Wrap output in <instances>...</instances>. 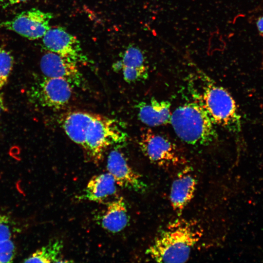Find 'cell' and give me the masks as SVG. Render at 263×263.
<instances>
[{
    "mask_svg": "<svg viewBox=\"0 0 263 263\" xmlns=\"http://www.w3.org/2000/svg\"><path fill=\"white\" fill-rule=\"evenodd\" d=\"M116 184L108 172L93 176L88 182L80 200L102 202L114 195L116 191Z\"/></svg>",
    "mask_w": 263,
    "mask_h": 263,
    "instance_id": "15",
    "label": "cell"
},
{
    "mask_svg": "<svg viewBox=\"0 0 263 263\" xmlns=\"http://www.w3.org/2000/svg\"><path fill=\"white\" fill-rule=\"evenodd\" d=\"M6 110V107L4 105V98L3 95L0 93V116L3 111Z\"/></svg>",
    "mask_w": 263,
    "mask_h": 263,
    "instance_id": "24",
    "label": "cell"
},
{
    "mask_svg": "<svg viewBox=\"0 0 263 263\" xmlns=\"http://www.w3.org/2000/svg\"><path fill=\"white\" fill-rule=\"evenodd\" d=\"M40 67L45 77L62 78L72 87H80L83 76L77 64L58 54L48 51L41 58Z\"/></svg>",
    "mask_w": 263,
    "mask_h": 263,
    "instance_id": "9",
    "label": "cell"
},
{
    "mask_svg": "<svg viewBox=\"0 0 263 263\" xmlns=\"http://www.w3.org/2000/svg\"><path fill=\"white\" fill-rule=\"evenodd\" d=\"M121 58L122 68L149 70L144 53L136 45L130 44L122 54Z\"/></svg>",
    "mask_w": 263,
    "mask_h": 263,
    "instance_id": "17",
    "label": "cell"
},
{
    "mask_svg": "<svg viewBox=\"0 0 263 263\" xmlns=\"http://www.w3.org/2000/svg\"><path fill=\"white\" fill-rule=\"evenodd\" d=\"M63 248L62 241L56 240L38 249L25 259V263H64L60 257Z\"/></svg>",
    "mask_w": 263,
    "mask_h": 263,
    "instance_id": "16",
    "label": "cell"
},
{
    "mask_svg": "<svg viewBox=\"0 0 263 263\" xmlns=\"http://www.w3.org/2000/svg\"><path fill=\"white\" fill-rule=\"evenodd\" d=\"M12 236L10 220L7 216L0 214V241L10 240Z\"/></svg>",
    "mask_w": 263,
    "mask_h": 263,
    "instance_id": "20",
    "label": "cell"
},
{
    "mask_svg": "<svg viewBox=\"0 0 263 263\" xmlns=\"http://www.w3.org/2000/svg\"><path fill=\"white\" fill-rule=\"evenodd\" d=\"M139 144L145 156L159 166H175L183 162L178 150L171 141L150 129L143 132Z\"/></svg>",
    "mask_w": 263,
    "mask_h": 263,
    "instance_id": "6",
    "label": "cell"
},
{
    "mask_svg": "<svg viewBox=\"0 0 263 263\" xmlns=\"http://www.w3.org/2000/svg\"><path fill=\"white\" fill-rule=\"evenodd\" d=\"M170 102L151 98L148 101H141L137 105L138 116L140 121L150 127L170 123L171 113Z\"/></svg>",
    "mask_w": 263,
    "mask_h": 263,
    "instance_id": "13",
    "label": "cell"
},
{
    "mask_svg": "<svg viewBox=\"0 0 263 263\" xmlns=\"http://www.w3.org/2000/svg\"><path fill=\"white\" fill-rule=\"evenodd\" d=\"M72 88L67 81L62 78L45 77L37 89V97L42 106L59 110L69 102Z\"/></svg>",
    "mask_w": 263,
    "mask_h": 263,
    "instance_id": "10",
    "label": "cell"
},
{
    "mask_svg": "<svg viewBox=\"0 0 263 263\" xmlns=\"http://www.w3.org/2000/svg\"><path fill=\"white\" fill-rule=\"evenodd\" d=\"M14 62V57L11 53L4 48H0V90L8 82Z\"/></svg>",
    "mask_w": 263,
    "mask_h": 263,
    "instance_id": "18",
    "label": "cell"
},
{
    "mask_svg": "<svg viewBox=\"0 0 263 263\" xmlns=\"http://www.w3.org/2000/svg\"><path fill=\"white\" fill-rule=\"evenodd\" d=\"M257 26L260 34L263 37V16L258 19Z\"/></svg>",
    "mask_w": 263,
    "mask_h": 263,
    "instance_id": "22",
    "label": "cell"
},
{
    "mask_svg": "<svg viewBox=\"0 0 263 263\" xmlns=\"http://www.w3.org/2000/svg\"><path fill=\"white\" fill-rule=\"evenodd\" d=\"M96 114L79 111L69 112L60 116L59 122L68 136L83 148L87 129Z\"/></svg>",
    "mask_w": 263,
    "mask_h": 263,
    "instance_id": "12",
    "label": "cell"
},
{
    "mask_svg": "<svg viewBox=\"0 0 263 263\" xmlns=\"http://www.w3.org/2000/svg\"><path fill=\"white\" fill-rule=\"evenodd\" d=\"M42 43L47 51L76 64L88 61L82 53L80 41L63 27L50 28L43 37Z\"/></svg>",
    "mask_w": 263,
    "mask_h": 263,
    "instance_id": "7",
    "label": "cell"
},
{
    "mask_svg": "<svg viewBox=\"0 0 263 263\" xmlns=\"http://www.w3.org/2000/svg\"><path fill=\"white\" fill-rule=\"evenodd\" d=\"M53 17V14L50 12L33 8L2 22L0 26L26 38L34 40L43 37L50 29V22Z\"/></svg>",
    "mask_w": 263,
    "mask_h": 263,
    "instance_id": "5",
    "label": "cell"
},
{
    "mask_svg": "<svg viewBox=\"0 0 263 263\" xmlns=\"http://www.w3.org/2000/svg\"><path fill=\"white\" fill-rule=\"evenodd\" d=\"M16 255V247L10 240L0 241V263H10Z\"/></svg>",
    "mask_w": 263,
    "mask_h": 263,
    "instance_id": "19",
    "label": "cell"
},
{
    "mask_svg": "<svg viewBox=\"0 0 263 263\" xmlns=\"http://www.w3.org/2000/svg\"><path fill=\"white\" fill-rule=\"evenodd\" d=\"M107 169L116 185L121 188L141 193L145 192L147 188L140 175L132 169L118 150H113L109 153Z\"/></svg>",
    "mask_w": 263,
    "mask_h": 263,
    "instance_id": "8",
    "label": "cell"
},
{
    "mask_svg": "<svg viewBox=\"0 0 263 263\" xmlns=\"http://www.w3.org/2000/svg\"><path fill=\"white\" fill-rule=\"evenodd\" d=\"M126 138V133L117 120L97 114L87 129L83 149L98 162L109 146L123 142Z\"/></svg>",
    "mask_w": 263,
    "mask_h": 263,
    "instance_id": "4",
    "label": "cell"
},
{
    "mask_svg": "<svg viewBox=\"0 0 263 263\" xmlns=\"http://www.w3.org/2000/svg\"><path fill=\"white\" fill-rule=\"evenodd\" d=\"M170 123L176 135L189 144L207 145L217 138L216 125L196 98L177 107L171 113Z\"/></svg>",
    "mask_w": 263,
    "mask_h": 263,
    "instance_id": "2",
    "label": "cell"
},
{
    "mask_svg": "<svg viewBox=\"0 0 263 263\" xmlns=\"http://www.w3.org/2000/svg\"><path fill=\"white\" fill-rule=\"evenodd\" d=\"M113 68L115 72H118L122 70V62L121 60H119L114 63L113 65Z\"/></svg>",
    "mask_w": 263,
    "mask_h": 263,
    "instance_id": "23",
    "label": "cell"
},
{
    "mask_svg": "<svg viewBox=\"0 0 263 263\" xmlns=\"http://www.w3.org/2000/svg\"><path fill=\"white\" fill-rule=\"evenodd\" d=\"M197 181L188 167L181 171L173 181L170 190L169 200L174 211L178 215L193 198Z\"/></svg>",
    "mask_w": 263,
    "mask_h": 263,
    "instance_id": "11",
    "label": "cell"
},
{
    "mask_svg": "<svg viewBox=\"0 0 263 263\" xmlns=\"http://www.w3.org/2000/svg\"><path fill=\"white\" fill-rule=\"evenodd\" d=\"M28 0H0V6L5 9L14 5Z\"/></svg>",
    "mask_w": 263,
    "mask_h": 263,
    "instance_id": "21",
    "label": "cell"
},
{
    "mask_svg": "<svg viewBox=\"0 0 263 263\" xmlns=\"http://www.w3.org/2000/svg\"><path fill=\"white\" fill-rule=\"evenodd\" d=\"M202 82V92L195 95L216 125L234 133L242 130L241 116L235 101L229 92L202 71H197Z\"/></svg>",
    "mask_w": 263,
    "mask_h": 263,
    "instance_id": "3",
    "label": "cell"
},
{
    "mask_svg": "<svg viewBox=\"0 0 263 263\" xmlns=\"http://www.w3.org/2000/svg\"><path fill=\"white\" fill-rule=\"evenodd\" d=\"M129 221L127 206L122 197L108 203L98 218L101 226L112 233L123 230L128 225Z\"/></svg>",
    "mask_w": 263,
    "mask_h": 263,
    "instance_id": "14",
    "label": "cell"
},
{
    "mask_svg": "<svg viewBox=\"0 0 263 263\" xmlns=\"http://www.w3.org/2000/svg\"><path fill=\"white\" fill-rule=\"evenodd\" d=\"M202 235L196 222L174 221L157 235L146 254L156 262H186Z\"/></svg>",
    "mask_w": 263,
    "mask_h": 263,
    "instance_id": "1",
    "label": "cell"
}]
</instances>
